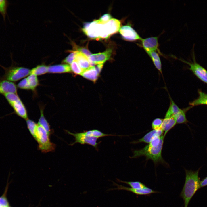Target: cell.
I'll return each mask as SVG.
<instances>
[{"instance_id":"1","label":"cell","mask_w":207,"mask_h":207,"mask_svg":"<svg viewBox=\"0 0 207 207\" xmlns=\"http://www.w3.org/2000/svg\"><path fill=\"white\" fill-rule=\"evenodd\" d=\"M164 137L163 136L158 137L142 149L135 150L131 158L144 156L147 160H152L155 164L161 163L166 164L162 156V151Z\"/></svg>"},{"instance_id":"2","label":"cell","mask_w":207,"mask_h":207,"mask_svg":"<svg viewBox=\"0 0 207 207\" xmlns=\"http://www.w3.org/2000/svg\"><path fill=\"white\" fill-rule=\"evenodd\" d=\"M199 169L196 171L185 170V182L180 196L183 200L184 207H187L189 202L197 191L200 188Z\"/></svg>"},{"instance_id":"3","label":"cell","mask_w":207,"mask_h":207,"mask_svg":"<svg viewBox=\"0 0 207 207\" xmlns=\"http://www.w3.org/2000/svg\"><path fill=\"white\" fill-rule=\"evenodd\" d=\"M66 131L68 133L74 137L75 141L71 145H74L76 143L81 144H87L93 146L96 149L98 144V143L97 142L98 138L106 136L115 135H114L105 134L97 129H93L76 133H73L68 131Z\"/></svg>"},{"instance_id":"4","label":"cell","mask_w":207,"mask_h":207,"mask_svg":"<svg viewBox=\"0 0 207 207\" xmlns=\"http://www.w3.org/2000/svg\"><path fill=\"white\" fill-rule=\"evenodd\" d=\"M49 136L45 129L37 124L35 139L38 143L39 149L42 152L47 153L55 150V145L51 141Z\"/></svg>"},{"instance_id":"5","label":"cell","mask_w":207,"mask_h":207,"mask_svg":"<svg viewBox=\"0 0 207 207\" xmlns=\"http://www.w3.org/2000/svg\"><path fill=\"white\" fill-rule=\"evenodd\" d=\"M5 71L4 74L0 79L11 82L16 81L30 74V70L22 67L15 66L12 64L6 68L0 65Z\"/></svg>"},{"instance_id":"6","label":"cell","mask_w":207,"mask_h":207,"mask_svg":"<svg viewBox=\"0 0 207 207\" xmlns=\"http://www.w3.org/2000/svg\"><path fill=\"white\" fill-rule=\"evenodd\" d=\"M3 95L9 104L12 108L14 113L24 119L27 120L28 119L25 107L17 94L9 93H5Z\"/></svg>"},{"instance_id":"7","label":"cell","mask_w":207,"mask_h":207,"mask_svg":"<svg viewBox=\"0 0 207 207\" xmlns=\"http://www.w3.org/2000/svg\"><path fill=\"white\" fill-rule=\"evenodd\" d=\"M194 45L193 46L191 52L193 62H190L183 60H180L189 66V69L198 78L207 84V70L196 62L194 49Z\"/></svg>"},{"instance_id":"8","label":"cell","mask_w":207,"mask_h":207,"mask_svg":"<svg viewBox=\"0 0 207 207\" xmlns=\"http://www.w3.org/2000/svg\"><path fill=\"white\" fill-rule=\"evenodd\" d=\"M103 24L99 23L98 20L86 24L82 28L84 33L89 38L100 39Z\"/></svg>"},{"instance_id":"9","label":"cell","mask_w":207,"mask_h":207,"mask_svg":"<svg viewBox=\"0 0 207 207\" xmlns=\"http://www.w3.org/2000/svg\"><path fill=\"white\" fill-rule=\"evenodd\" d=\"M113 185L117 187L116 188H110L107 191H110L114 190H124L131 192L137 195H144L149 196L153 193H160L157 191L154 190L147 187L141 189H134L131 187H126L122 185H119L112 181Z\"/></svg>"},{"instance_id":"10","label":"cell","mask_w":207,"mask_h":207,"mask_svg":"<svg viewBox=\"0 0 207 207\" xmlns=\"http://www.w3.org/2000/svg\"><path fill=\"white\" fill-rule=\"evenodd\" d=\"M112 53V49L109 48L103 52L91 55L88 57L91 66L103 64L110 59Z\"/></svg>"},{"instance_id":"11","label":"cell","mask_w":207,"mask_h":207,"mask_svg":"<svg viewBox=\"0 0 207 207\" xmlns=\"http://www.w3.org/2000/svg\"><path fill=\"white\" fill-rule=\"evenodd\" d=\"M119 31L123 39L128 41L141 40L142 38L129 25L122 26L120 28Z\"/></svg>"},{"instance_id":"12","label":"cell","mask_w":207,"mask_h":207,"mask_svg":"<svg viewBox=\"0 0 207 207\" xmlns=\"http://www.w3.org/2000/svg\"><path fill=\"white\" fill-rule=\"evenodd\" d=\"M141 46L148 54L152 52L158 50L159 43L157 37H152L142 38Z\"/></svg>"},{"instance_id":"13","label":"cell","mask_w":207,"mask_h":207,"mask_svg":"<svg viewBox=\"0 0 207 207\" xmlns=\"http://www.w3.org/2000/svg\"><path fill=\"white\" fill-rule=\"evenodd\" d=\"M163 131L162 129H153L146 134L143 137L133 141V143H150L156 138L162 135Z\"/></svg>"},{"instance_id":"14","label":"cell","mask_w":207,"mask_h":207,"mask_svg":"<svg viewBox=\"0 0 207 207\" xmlns=\"http://www.w3.org/2000/svg\"><path fill=\"white\" fill-rule=\"evenodd\" d=\"M9 93L17 94V87L12 82L0 79V94Z\"/></svg>"},{"instance_id":"15","label":"cell","mask_w":207,"mask_h":207,"mask_svg":"<svg viewBox=\"0 0 207 207\" xmlns=\"http://www.w3.org/2000/svg\"><path fill=\"white\" fill-rule=\"evenodd\" d=\"M104 24L106 32L109 36L117 32L120 28V22L115 18L111 19Z\"/></svg>"},{"instance_id":"16","label":"cell","mask_w":207,"mask_h":207,"mask_svg":"<svg viewBox=\"0 0 207 207\" xmlns=\"http://www.w3.org/2000/svg\"><path fill=\"white\" fill-rule=\"evenodd\" d=\"M83 71L91 67L88 58L84 54L77 51L75 60Z\"/></svg>"},{"instance_id":"17","label":"cell","mask_w":207,"mask_h":207,"mask_svg":"<svg viewBox=\"0 0 207 207\" xmlns=\"http://www.w3.org/2000/svg\"><path fill=\"white\" fill-rule=\"evenodd\" d=\"M71 71L70 66L68 64H60L48 67V72L51 73H63Z\"/></svg>"},{"instance_id":"18","label":"cell","mask_w":207,"mask_h":207,"mask_svg":"<svg viewBox=\"0 0 207 207\" xmlns=\"http://www.w3.org/2000/svg\"><path fill=\"white\" fill-rule=\"evenodd\" d=\"M99 74L95 66H91L83 71L81 75L84 78L95 82Z\"/></svg>"},{"instance_id":"19","label":"cell","mask_w":207,"mask_h":207,"mask_svg":"<svg viewBox=\"0 0 207 207\" xmlns=\"http://www.w3.org/2000/svg\"><path fill=\"white\" fill-rule=\"evenodd\" d=\"M176 124L175 116L164 119L161 126V129L164 131L163 135L164 137L168 132Z\"/></svg>"},{"instance_id":"20","label":"cell","mask_w":207,"mask_h":207,"mask_svg":"<svg viewBox=\"0 0 207 207\" xmlns=\"http://www.w3.org/2000/svg\"><path fill=\"white\" fill-rule=\"evenodd\" d=\"M199 96L196 99L189 103L192 107L201 105H207V93L202 92L200 90L198 91Z\"/></svg>"},{"instance_id":"21","label":"cell","mask_w":207,"mask_h":207,"mask_svg":"<svg viewBox=\"0 0 207 207\" xmlns=\"http://www.w3.org/2000/svg\"><path fill=\"white\" fill-rule=\"evenodd\" d=\"M170 104L166 113L164 118H168L175 116L181 110L170 97Z\"/></svg>"},{"instance_id":"22","label":"cell","mask_w":207,"mask_h":207,"mask_svg":"<svg viewBox=\"0 0 207 207\" xmlns=\"http://www.w3.org/2000/svg\"><path fill=\"white\" fill-rule=\"evenodd\" d=\"M148 54L151 58L156 68L162 74L161 62L158 53L156 51H154Z\"/></svg>"},{"instance_id":"23","label":"cell","mask_w":207,"mask_h":207,"mask_svg":"<svg viewBox=\"0 0 207 207\" xmlns=\"http://www.w3.org/2000/svg\"><path fill=\"white\" fill-rule=\"evenodd\" d=\"M193 107L190 106L184 109H181L179 112L175 116L177 124L186 123L188 122L186 118V111Z\"/></svg>"},{"instance_id":"24","label":"cell","mask_w":207,"mask_h":207,"mask_svg":"<svg viewBox=\"0 0 207 207\" xmlns=\"http://www.w3.org/2000/svg\"><path fill=\"white\" fill-rule=\"evenodd\" d=\"M40 116L38 124L43 127L46 131L48 135L50 136L52 131L49 124L44 116L43 110L42 109L40 110Z\"/></svg>"},{"instance_id":"25","label":"cell","mask_w":207,"mask_h":207,"mask_svg":"<svg viewBox=\"0 0 207 207\" xmlns=\"http://www.w3.org/2000/svg\"><path fill=\"white\" fill-rule=\"evenodd\" d=\"M116 181L126 184L132 189H141L145 188L147 186L144 184L138 181H123L118 179H116Z\"/></svg>"},{"instance_id":"26","label":"cell","mask_w":207,"mask_h":207,"mask_svg":"<svg viewBox=\"0 0 207 207\" xmlns=\"http://www.w3.org/2000/svg\"><path fill=\"white\" fill-rule=\"evenodd\" d=\"M48 72V67L44 65H40L30 70V74L36 76L44 74Z\"/></svg>"},{"instance_id":"27","label":"cell","mask_w":207,"mask_h":207,"mask_svg":"<svg viewBox=\"0 0 207 207\" xmlns=\"http://www.w3.org/2000/svg\"><path fill=\"white\" fill-rule=\"evenodd\" d=\"M26 78L30 89L34 90L39 85V81L37 76L30 74Z\"/></svg>"},{"instance_id":"28","label":"cell","mask_w":207,"mask_h":207,"mask_svg":"<svg viewBox=\"0 0 207 207\" xmlns=\"http://www.w3.org/2000/svg\"><path fill=\"white\" fill-rule=\"evenodd\" d=\"M26 123L29 131L35 139L36 131L37 124L34 121L28 119L26 120Z\"/></svg>"},{"instance_id":"29","label":"cell","mask_w":207,"mask_h":207,"mask_svg":"<svg viewBox=\"0 0 207 207\" xmlns=\"http://www.w3.org/2000/svg\"><path fill=\"white\" fill-rule=\"evenodd\" d=\"M8 5L7 1L0 0V13L2 15L5 20Z\"/></svg>"},{"instance_id":"30","label":"cell","mask_w":207,"mask_h":207,"mask_svg":"<svg viewBox=\"0 0 207 207\" xmlns=\"http://www.w3.org/2000/svg\"><path fill=\"white\" fill-rule=\"evenodd\" d=\"M70 67L71 70L76 74L81 75L83 71L75 60H74L71 64Z\"/></svg>"},{"instance_id":"31","label":"cell","mask_w":207,"mask_h":207,"mask_svg":"<svg viewBox=\"0 0 207 207\" xmlns=\"http://www.w3.org/2000/svg\"><path fill=\"white\" fill-rule=\"evenodd\" d=\"M163 119L156 118L154 119L152 123V127L153 129H161V126L163 121Z\"/></svg>"},{"instance_id":"32","label":"cell","mask_w":207,"mask_h":207,"mask_svg":"<svg viewBox=\"0 0 207 207\" xmlns=\"http://www.w3.org/2000/svg\"><path fill=\"white\" fill-rule=\"evenodd\" d=\"M77 52V51H73L63 61V62L68 64H71L75 60Z\"/></svg>"},{"instance_id":"33","label":"cell","mask_w":207,"mask_h":207,"mask_svg":"<svg viewBox=\"0 0 207 207\" xmlns=\"http://www.w3.org/2000/svg\"><path fill=\"white\" fill-rule=\"evenodd\" d=\"M17 86L18 88L23 89H30L27 79L25 78L21 81L17 85Z\"/></svg>"},{"instance_id":"34","label":"cell","mask_w":207,"mask_h":207,"mask_svg":"<svg viewBox=\"0 0 207 207\" xmlns=\"http://www.w3.org/2000/svg\"><path fill=\"white\" fill-rule=\"evenodd\" d=\"M75 48L77 50V51L80 52L84 54L88 57L91 55V53L88 49L85 47H78L77 46H74Z\"/></svg>"},{"instance_id":"35","label":"cell","mask_w":207,"mask_h":207,"mask_svg":"<svg viewBox=\"0 0 207 207\" xmlns=\"http://www.w3.org/2000/svg\"><path fill=\"white\" fill-rule=\"evenodd\" d=\"M112 19L111 15L109 14H106L102 16L100 19L98 20V22L101 24H104Z\"/></svg>"},{"instance_id":"36","label":"cell","mask_w":207,"mask_h":207,"mask_svg":"<svg viewBox=\"0 0 207 207\" xmlns=\"http://www.w3.org/2000/svg\"><path fill=\"white\" fill-rule=\"evenodd\" d=\"M9 204L5 194L0 197V207H9Z\"/></svg>"},{"instance_id":"37","label":"cell","mask_w":207,"mask_h":207,"mask_svg":"<svg viewBox=\"0 0 207 207\" xmlns=\"http://www.w3.org/2000/svg\"><path fill=\"white\" fill-rule=\"evenodd\" d=\"M207 185V177H206L204 179L200 182V188Z\"/></svg>"},{"instance_id":"38","label":"cell","mask_w":207,"mask_h":207,"mask_svg":"<svg viewBox=\"0 0 207 207\" xmlns=\"http://www.w3.org/2000/svg\"><path fill=\"white\" fill-rule=\"evenodd\" d=\"M103 66V64H97V65L95 66V68L99 74L101 71V70Z\"/></svg>"},{"instance_id":"39","label":"cell","mask_w":207,"mask_h":207,"mask_svg":"<svg viewBox=\"0 0 207 207\" xmlns=\"http://www.w3.org/2000/svg\"></svg>"}]
</instances>
